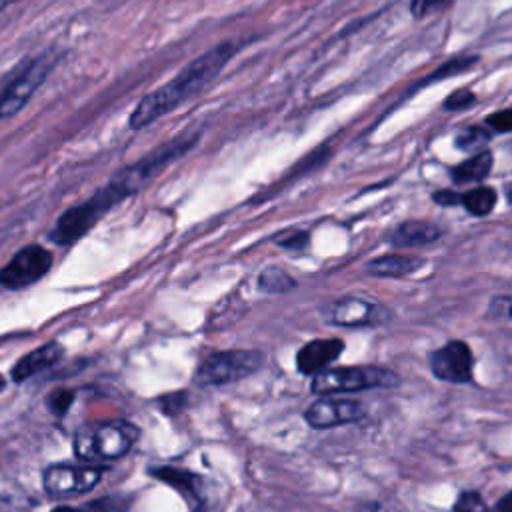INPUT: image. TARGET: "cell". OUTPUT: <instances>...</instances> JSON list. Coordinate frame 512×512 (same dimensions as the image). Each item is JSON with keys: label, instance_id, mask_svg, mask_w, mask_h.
Returning a JSON list of instances; mask_svg holds the SVG:
<instances>
[{"label": "cell", "instance_id": "obj_16", "mask_svg": "<svg viewBox=\"0 0 512 512\" xmlns=\"http://www.w3.org/2000/svg\"><path fill=\"white\" fill-rule=\"evenodd\" d=\"M424 264L420 256L412 254H386L380 258H374L366 264V270L376 276H388V278H402L412 274Z\"/></svg>", "mask_w": 512, "mask_h": 512}, {"label": "cell", "instance_id": "obj_31", "mask_svg": "<svg viewBox=\"0 0 512 512\" xmlns=\"http://www.w3.org/2000/svg\"><path fill=\"white\" fill-rule=\"evenodd\" d=\"M434 198H436L438 204H456V202H460V196H456L454 192H438Z\"/></svg>", "mask_w": 512, "mask_h": 512}, {"label": "cell", "instance_id": "obj_27", "mask_svg": "<svg viewBox=\"0 0 512 512\" xmlns=\"http://www.w3.org/2000/svg\"><path fill=\"white\" fill-rule=\"evenodd\" d=\"M486 126H490L496 132L512 130V110H498V112L486 116Z\"/></svg>", "mask_w": 512, "mask_h": 512}, {"label": "cell", "instance_id": "obj_25", "mask_svg": "<svg viewBox=\"0 0 512 512\" xmlns=\"http://www.w3.org/2000/svg\"><path fill=\"white\" fill-rule=\"evenodd\" d=\"M474 100H476V96H474L472 90L460 88V90L452 92V94L446 98L444 108H446V110H462V108H468Z\"/></svg>", "mask_w": 512, "mask_h": 512}, {"label": "cell", "instance_id": "obj_22", "mask_svg": "<svg viewBox=\"0 0 512 512\" xmlns=\"http://www.w3.org/2000/svg\"><path fill=\"white\" fill-rule=\"evenodd\" d=\"M72 402H74V392H72V390H66V388H58V390H54V392L46 398V404H48L50 412L56 414V416H64V414L70 410Z\"/></svg>", "mask_w": 512, "mask_h": 512}, {"label": "cell", "instance_id": "obj_26", "mask_svg": "<svg viewBox=\"0 0 512 512\" xmlns=\"http://www.w3.org/2000/svg\"><path fill=\"white\" fill-rule=\"evenodd\" d=\"M306 242H308V234H306V232H300V230H296V232H286V234H282V236L276 238V244L282 246V248H286V250H300V248L306 246Z\"/></svg>", "mask_w": 512, "mask_h": 512}, {"label": "cell", "instance_id": "obj_4", "mask_svg": "<svg viewBox=\"0 0 512 512\" xmlns=\"http://www.w3.org/2000/svg\"><path fill=\"white\" fill-rule=\"evenodd\" d=\"M398 384L400 376L394 370L382 366H344L328 368L312 376L310 392L316 396H332L370 388H394Z\"/></svg>", "mask_w": 512, "mask_h": 512}, {"label": "cell", "instance_id": "obj_36", "mask_svg": "<svg viewBox=\"0 0 512 512\" xmlns=\"http://www.w3.org/2000/svg\"><path fill=\"white\" fill-rule=\"evenodd\" d=\"M508 196H510V200H512V188H510V192H508Z\"/></svg>", "mask_w": 512, "mask_h": 512}, {"label": "cell", "instance_id": "obj_19", "mask_svg": "<svg viewBox=\"0 0 512 512\" xmlns=\"http://www.w3.org/2000/svg\"><path fill=\"white\" fill-rule=\"evenodd\" d=\"M460 202L474 216H486L488 212H492L496 204V192L488 186H478L468 190L464 196H460Z\"/></svg>", "mask_w": 512, "mask_h": 512}, {"label": "cell", "instance_id": "obj_20", "mask_svg": "<svg viewBox=\"0 0 512 512\" xmlns=\"http://www.w3.org/2000/svg\"><path fill=\"white\" fill-rule=\"evenodd\" d=\"M490 138V134L484 130V128H480V126H470V128H466V130H462L460 134H458V138H456V146L458 148H462V150H470V152H474V150H484L482 146L486 144V140Z\"/></svg>", "mask_w": 512, "mask_h": 512}, {"label": "cell", "instance_id": "obj_21", "mask_svg": "<svg viewBox=\"0 0 512 512\" xmlns=\"http://www.w3.org/2000/svg\"><path fill=\"white\" fill-rule=\"evenodd\" d=\"M452 512H490V508L486 506L480 492L464 490L458 494V498L452 506Z\"/></svg>", "mask_w": 512, "mask_h": 512}, {"label": "cell", "instance_id": "obj_6", "mask_svg": "<svg viewBox=\"0 0 512 512\" xmlns=\"http://www.w3.org/2000/svg\"><path fill=\"white\" fill-rule=\"evenodd\" d=\"M262 364L264 354L260 350H220L208 354L200 362L194 380L200 386L234 384L258 372Z\"/></svg>", "mask_w": 512, "mask_h": 512}, {"label": "cell", "instance_id": "obj_2", "mask_svg": "<svg viewBox=\"0 0 512 512\" xmlns=\"http://www.w3.org/2000/svg\"><path fill=\"white\" fill-rule=\"evenodd\" d=\"M138 438V426L126 420H112L78 430L74 438V452L90 464L110 462L128 454Z\"/></svg>", "mask_w": 512, "mask_h": 512}, {"label": "cell", "instance_id": "obj_8", "mask_svg": "<svg viewBox=\"0 0 512 512\" xmlns=\"http://www.w3.org/2000/svg\"><path fill=\"white\" fill-rule=\"evenodd\" d=\"M52 266V252L40 244H28L18 250L0 270V286L22 290L36 284Z\"/></svg>", "mask_w": 512, "mask_h": 512}, {"label": "cell", "instance_id": "obj_24", "mask_svg": "<svg viewBox=\"0 0 512 512\" xmlns=\"http://www.w3.org/2000/svg\"><path fill=\"white\" fill-rule=\"evenodd\" d=\"M488 316L496 320H512V298L496 296L488 306Z\"/></svg>", "mask_w": 512, "mask_h": 512}, {"label": "cell", "instance_id": "obj_18", "mask_svg": "<svg viewBox=\"0 0 512 512\" xmlns=\"http://www.w3.org/2000/svg\"><path fill=\"white\" fill-rule=\"evenodd\" d=\"M294 286H296V280L278 266L264 268L258 276V288L268 294H284L294 290Z\"/></svg>", "mask_w": 512, "mask_h": 512}, {"label": "cell", "instance_id": "obj_10", "mask_svg": "<svg viewBox=\"0 0 512 512\" xmlns=\"http://www.w3.org/2000/svg\"><path fill=\"white\" fill-rule=\"evenodd\" d=\"M360 418H364V406L362 402L352 398L322 396L320 400H314L304 412L306 424L314 430L352 424V422H358Z\"/></svg>", "mask_w": 512, "mask_h": 512}, {"label": "cell", "instance_id": "obj_17", "mask_svg": "<svg viewBox=\"0 0 512 512\" xmlns=\"http://www.w3.org/2000/svg\"><path fill=\"white\" fill-rule=\"evenodd\" d=\"M492 168V152L490 150H480L468 160L460 162L452 170V178L456 184H468V182H480L490 174Z\"/></svg>", "mask_w": 512, "mask_h": 512}, {"label": "cell", "instance_id": "obj_14", "mask_svg": "<svg viewBox=\"0 0 512 512\" xmlns=\"http://www.w3.org/2000/svg\"><path fill=\"white\" fill-rule=\"evenodd\" d=\"M64 354V348L58 342H46L34 350H30L28 354H24L12 368V378L16 382H24L30 376H36L40 372H44L46 368L54 366L56 362H60Z\"/></svg>", "mask_w": 512, "mask_h": 512}, {"label": "cell", "instance_id": "obj_28", "mask_svg": "<svg viewBox=\"0 0 512 512\" xmlns=\"http://www.w3.org/2000/svg\"><path fill=\"white\" fill-rule=\"evenodd\" d=\"M448 2H450V0H412L410 10H412V14H414L416 18H422V16H428L430 12L438 10L440 6L448 4Z\"/></svg>", "mask_w": 512, "mask_h": 512}, {"label": "cell", "instance_id": "obj_3", "mask_svg": "<svg viewBox=\"0 0 512 512\" xmlns=\"http://www.w3.org/2000/svg\"><path fill=\"white\" fill-rule=\"evenodd\" d=\"M58 54L48 50L36 58L22 62L0 88V120L18 114L26 102L36 94L40 84L48 78L58 62Z\"/></svg>", "mask_w": 512, "mask_h": 512}, {"label": "cell", "instance_id": "obj_33", "mask_svg": "<svg viewBox=\"0 0 512 512\" xmlns=\"http://www.w3.org/2000/svg\"><path fill=\"white\" fill-rule=\"evenodd\" d=\"M52 512H86V510H78V508H70V506H58Z\"/></svg>", "mask_w": 512, "mask_h": 512}, {"label": "cell", "instance_id": "obj_9", "mask_svg": "<svg viewBox=\"0 0 512 512\" xmlns=\"http://www.w3.org/2000/svg\"><path fill=\"white\" fill-rule=\"evenodd\" d=\"M432 374L450 384H470L474 380V354L464 340H450L428 356Z\"/></svg>", "mask_w": 512, "mask_h": 512}, {"label": "cell", "instance_id": "obj_32", "mask_svg": "<svg viewBox=\"0 0 512 512\" xmlns=\"http://www.w3.org/2000/svg\"><path fill=\"white\" fill-rule=\"evenodd\" d=\"M376 510H378V504H376V502H370V504H364V502H362V504L358 506V512H376Z\"/></svg>", "mask_w": 512, "mask_h": 512}, {"label": "cell", "instance_id": "obj_5", "mask_svg": "<svg viewBox=\"0 0 512 512\" xmlns=\"http://www.w3.org/2000/svg\"><path fill=\"white\" fill-rule=\"evenodd\" d=\"M120 202L122 198H118L116 190L106 182L90 198H86L80 204H74L56 220L50 232V240L58 246H70L78 242L112 206Z\"/></svg>", "mask_w": 512, "mask_h": 512}, {"label": "cell", "instance_id": "obj_15", "mask_svg": "<svg viewBox=\"0 0 512 512\" xmlns=\"http://www.w3.org/2000/svg\"><path fill=\"white\" fill-rule=\"evenodd\" d=\"M442 236V230L426 220H408L400 224L392 234V244L398 248L432 244Z\"/></svg>", "mask_w": 512, "mask_h": 512}, {"label": "cell", "instance_id": "obj_35", "mask_svg": "<svg viewBox=\"0 0 512 512\" xmlns=\"http://www.w3.org/2000/svg\"><path fill=\"white\" fill-rule=\"evenodd\" d=\"M2 390H4V378L0 376V392H2Z\"/></svg>", "mask_w": 512, "mask_h": 512}, {"label": "cell", "instance_id": "obj_29", "mask_svg": "<svg viewBox=\"0 0 512 512\" xmlns=\"http://www.w3.org/2000/svg\"><path fill=\"white\" fill-rule=\"evenodd\" d=\"M162 408L166 414H176L182 410V406L186 404V392H178V394H170V396H164L160 400Z\"/></svg>", "mask_w": 512, "mask_h": 512}, {"label": "cell", "instance_id": "obj_12", "mask_svg": "<svg viewBox=\"0 0 512 512\" xmlns=\"http://www.w3.org/2000/svg\"><path fill=\"white\" fill-rule=\"evenodd\" d=\"M344 342L340 338H318L306 342L296 352V368L304 376H316L330 368L334 360L340 358Z\"/></svg>", "mask_w": 512, "mask_h": 512}, {"label": "cell", "instance_id": "obj_34", "mask_svg": "<svg viewBox=\"0 0 512 512\" xmlns=\"http://www.w3.org/2000/svg\"><path fill=\"white\" fill-rule=\"evenodd\" d=\"M16 2H20V0H0V12H4L8 6L16 4Z\"/></svg>", "mask_w": 512, "mask_h": 512}, {"label": "cell", "instance_id": "obj_1", "mask_svg": "<svg viewBox=\"0 0 512 512\" xmlns=\"http://www.w3.org/2000/svg\"><path fill=\"white\" fill-rule=\"evenodd\" d=\"M236 46L232 42H222L196 60H192L178 76H174L170 82L162 84L160 88L148 92L132 110L130 114V128L140 130L144 126H150L164 114L178 108L182 102L198 94L206 84H210L220 70L228 64V60L234 56Z\"/></svg>", "mask_w": 512, "mask_h": 512}, {"label": "cell", "instance_id": "obj_13", "mask_svg": "<svg viewBox=\"0 0 512 512\" xmlns=\"http://www.w3.org/2000/svg\"><path fill=\"white\" fill-rule=\"evenodd\" d=\"M150 474L166 482L168 486L176 488L180 494H184L190 502V512H206V506L202 500V478L198 474L184 468H176V466L152 468Z\"/></svg>", "mask_w": 512, "mask_h": 512}, {"label": "cell", "instance_id": "obj_11", "mask_svg": "<svg viewBox=\"0 0 512 512\" xmlns=\"http://www.w3.org/2000/svg\"><path fill=\"white\" fill-rule=\"evenodd\" d=\"M328 320L336 326L356 328V326H378L388 322L390 312L376 302L364 298H340L328 306Z\"/></svg>", "mask_w": 512, "mask_h": 512}, {"label": "cell", "instance_id": "obj_7", "mask_svg": "<svg viewBox=\"0 0 512 512\" xmlns=\"http://www.w3.org/2000/svg\"><path fill=\"white\" fill-rule=\"evenodd\" d=\"M104 468L94 464H52L42 474V484L48 496L68 498L90 492L102 478Z\"/></svg>", "mask_w": 512, "mask_h": 512}, {"label": "cell", "instance_id": "obj_23", "mask_svg": "<svg viewBox=\"0 0 512 512\" xmlns=\"http://www.w3.org/2000/svg\"><path fill=\"white\" fill-rule=\"evenodd\" d=\"M92 512H128V500L124 496H104L86 506Z\"/></svg>", "mask_w": 512, "mask_h": 512}, {"label": "cell", "instance_id": "obj_30", "mask_svg": "<svg viewBox=\"0 0 512 512\" xmlns=\"http://www.w3.org/2000/svg\"><path fill=\"white\" fill-rule=\"evenodd\" d=\"M490 512H512V490L506 492V494L494 504V508H490Z\"/></svg>", "mask_w": 512, "mask_h": 512}]
</instances>
